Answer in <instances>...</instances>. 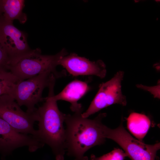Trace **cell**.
Segmentation results:
<instances>
[{"instance_id": "cell-1", "label": "cell", "mask_w": 160, "mask_h": 160, "mask_svg": "<svg viewBox=\"0 0 160 160\" xmlns=\"http://www.w3.org/2000/svg\"><path fill=\"white\" fill-rule=\"evenodd\" d=\"M82 111L72 115L64 114L66 149L74 160H87L84 156L85 153L91 148L103 144L105 139L102 121L106 113H100L91 119L82 117Z\"/></svg>"}, {"instance_id": "cell-2", "label": "cell", "mask_w": 160, "mask_h": 160, "mask_svg": "<svg viewBox=\"0 0 160 160\" xmlns=\"http://www.w3.org/2000/svg\"><path fill=\"white\" fill-rule=\"evenodd\" d=\"M55 84L49 87L48 95L45 102L35 112L38 122L36 138L51 148L56 160H63L66 150V133L63 126L64 114L59 109L53 98Z\"/></svg>"}, {"instance_id": "cell-3", "label": "cell", "mask_w": 160, "mask_h": 160, "mask_svg": "<svg viewBox=\"0 0 160 160\" xmlns=\"http://www.w3.org/2000/svg\"><path fill=\"white\" fill-rule=\"evenodd\" d=\"M67 55L64 49L53 55H43L39 48L31 49L20 56L9 60L7 69L21 81L47 71L52 73L57 79L65 75L64 71H57L56 68L60 59Z\"/></svg>"}, {"instance_id": "cell-4", "label": "cell", "mask_w": 160, "mask_h": 160, "mask_svg": "<svg viewBox=\"0 0 160 160\" xmlns=\"http://www.w3.org/2000/svg\"><path fill=\"white\" fill-rule=\"evenodd\" d=\"M56 79L52 73L47 71L26 80L20 81L15 85L11 96L20 106L26 107V112L33 113L37 109L36 105L45 100L42 96L44 89L48 87Z\"/></svg>"}, {"instance_id": "cell-5", "label": "cell", "mask_w": 160, "mask_h": 160, "mask_svg": "<svg viewBox=\"0 0 160 160\" xmlns=\"http://www.w3.org/2000/svg\"><path fill=\"white\" fill-rule=\"evenodd\" d=\"M103 129L104 137L117 143L131 160H155L160 143L148 145L136 139L125 129L122 121L116 129H111L104 125Z\"/></svg>"}, {"instance_id": "cell-6", "label": "cell", "mask_w": 160, "mask_h": 160, "mask_svg": "<svg viewBox=\"0 0 160 160\" xmlns=\"http://www.w3.org/2000/svg\"><path fill=\"white\" fill-rule=\"evenodd\" d=\"M10 95L0 96V117L18 132L36 138L37 130L33 125L36 121L35 112L30 113L23 111Z\"/></svg>"}, {"instance_id": "cell-7", "label": "cell", "mask_w": 160, "mask_h": 160, "mask_svg": "<svg viewBox=\"0 0 160 160\" xmlns=\"http://www.w3.org/2000/svg\"><path fill=\"white\" fill-rule=\"evenodd\" d=\"M124 74L123 71H119L111 79L100 85L99 90L88 108L81 114L82 117L88 118L113 104L126 105V98L121 91V84Z\"/></svg>"}, {"instance_id": "cell-8", "label": "cell", "mask_w": 160, "mask_h": 160, "mask_svg": "<svg viewBox=\"0 0 160 160\" xmlns=\"http://www.w3.org/2000/svg\"><path fill=\"white\" fill-rule=\"evenodd\" d=\"M0 44L7 52L9 60L30 51L24 33L0 15Z\"/></svg>"}, {"instance_id": "cell-9", "label": "cell", "mask_w": 160, "mask_h": 160, "mask_svg": "<svg viewBox=\"0 0 160 160\" xmlns=\"http://www.w3.org/2000/svg\"><path fill=\"white\" fill-rule=\"evenodd\" d=\"M44 144L34 136L17 132L0 117V151L8 154L19 148L27 146L31 152Z\"/></svg>"}, {"instance_id": "cell-10", "label": "cell", "mask_w": 160, "mask_h": 160, "mask_svg": "<svg viewBox=\"0 0 160 160\" xmlns=\"http://www.w3.org/2000/svg\"><path fill=\"white\" fill-rule=\"evenodd\" d=\"M60 65L73 76L93 75L100 78L105 77L106 66L101 60L92 61L85 57L72 53L62 57L59 62Z\"/></svg>"}, {"instance_id": "cell-11", "label": "cell", "mask_w": 160, "mask_h": 160, "mask_svg": "<svg viewBox=\"0 0 160 160\" xmlns=\"http://www.w3.org/2000/svg\"><path fill=\"white\" fill-rule=\"evenodd\" d=\"M89 89L87 82L75 80L68 84L63 90L58 94L53 96L57 101L63 100L71 104L70 109L74 112L82 110L81 105L78 103V100Z\"/></svg>"}, {"instance_id": "cell-12", "label": "cell", "mask_w": 160, "mask_h": 160, "mask_svg": "<svg viewBox=\"0 0 160 160\" xmlns=\"http://www.w3.org/2000/svg\"><path fill=\"white\" fill-rule=\"evenodd\" d=\"M24 2L23 0H0L1 15L8 21L17 20L21 23H25L27 17L23 12Z\"/></svg>"}, {"instance_id": "cell-13", "label": "cell", "mask_w": 160, "mask_h": 160, "mask_svg": "<svg viewBox=\"0 0 160 160\" xmlns=\"http://www.w3.org/2000/svg\"><path fill=\"white\" fill-rule=\"evenodd\" d=\"M150 121L145 115L133 112L127 119V127L129 131L139 141L142 142L150 125Z\"/></svg>"}, {"instance_id": "cell-14", "label": "cell", "mask_w": 160, "mask_h": 160, "mask_svg": "<svg viewBox=\"0 0 160 160\" xmlns=\"http://www.w3.org/2000/svg\"><path fill=\"white\" fill-rule=\"evenodd\" d=\"M20 81L10 71L0 68V96L4 95L12 96L15 85Z\"/></svg>"}, {"instance_id": "cell-15", "label": "cell", "mask_w": 160, "mask_h": 160, "mask_svg": "<svg viewBox=\"0 0 160 160\" xmlns=\"http://www.w3.org/2000/svg\"><path fill=\"white\" fill-rule=\"evenodd\" d=\"M127 156L126 153L122 150L115 148L110 152L100 157L92 155L90 160H124Z\"/></svg>"}, {"instance_id": "cell-16", "label": "cell", "mask_w": 160, "mask_h": 160, "mask_svg": "<svg viewBox=\"0 0 160 160\" xmlns=\"http://www.w3.org/2000/svg\"><path fill=\"white\" fill-rule=\"evenodd\" d=\"M9 60L7 52L0 44V68L7 70V66Z\"/></svg>"}, {"instance_id": "cell-17", "label": "cell", "mask_w": 160, "mask_h": 160, "mask_svg": "<svg viewBox=\"0 0 160 160\" xmlns=\"http://www.w3.org/2000/svg\"><path fill=\"white\" fill-rule=\"evenodd\" d=\"M1 14V9L0 7V15Z\"/></svg>"}]
</instances>
